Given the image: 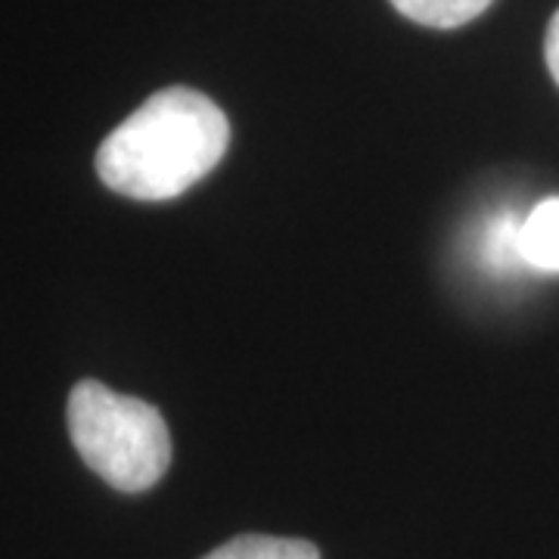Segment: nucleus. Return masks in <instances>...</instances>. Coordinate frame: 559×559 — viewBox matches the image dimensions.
Here are the masks:
<instances>
[{
    "label": "nucleus",
    "mask_w": 559,
    "mask_h": 559,
    "mask_svg": "<svg viewBox=\"0 0 559 559\" xmlns=\"http://www.w3.org/2000/svg\"><path fill=\"white\" fill-rule=\"evenodd\" d=\"M227 143L230 124L215 103L190 87H165L103 140L97 175L128 200H175L224 159Z\"/></svg>",
    "instance_id": "obj_1"
},
{
    "label": "nucleus",
    "mask_w": 559,
    "mask_h": 559,
    "mask_svg": "<svg viewBox=\"0 0 559 559\" xmlns=\"http://www.w3.org/2000/svg\"><path fill=\"white\" fill-rule=\"evenodd\" d=\"M69 436L81 460L124 495L153 488L171 463V436L159 411L97 380L72 389Z\"/></svg>",
    "instance_id": "obj_2"
},
{
    "label": "nucleus",
    "mask_w": 559,
    "mask_h": 559,
    "mask_svg": "<svg viewBox=\"0 0 559 559\" xmlns=\"http://www.w3.org/2000/svg\"><path fill=\"white\" fill-rule=\"evenodd\" d=\"M520 261L544 274H559V197L538 202L520 221Z\"/></svg>",
    "instance_id": "obj_3"
},
{
    "label": "nucleus",
    "mask_w": 559,
    "mask_h": 559,
    "mask_svg": "<svg viewBox=\"0 0 559 559\" xmlns=\"http://www.w3.org/2000/svg\"><path fill=\"white\" fill-rule=\"evenodd\" d=\"M202 559H320L311 540L271 538V535H242L215 547Z\"/></svg>",
    "instance_id": "obj_4"
},
{
    "label": "nucleus",
    "mask_w": 559,
    "mask_h": 559,
    "mask_svg": "<svg viewBox=\"0 0 559 559\" xmlns=\"http://www.w3.org/2000/svg\"><path fill=\"white\" fill-rule=\"evenodd\" d=\"M495 0H392L401 16L429 28H457L481 16Z\"/></svg>",
    "instance_id": "obj_5"
},
{
    "label": "nucleus",
    "mask_w": 559,
    "mask_h": 559,
    "mask_svg": "<svg viewBox=\"0 0 559 559\" xmlns=\"http://www.w3.org/2000/svg\"><path fill=\"white\" fill-rule=\"evenodd\" d=\"M544 57H547V69L559 84V10L554 13V20L547 25V40H544Z\"/></svg>",
    "instance_id": "obj_6"
}]
</instances>
